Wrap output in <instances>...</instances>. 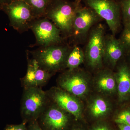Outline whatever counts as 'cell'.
<instances>
[{
    "mask_svg": "<svg viewBox=\"0 0 130 130\" xmlns=\"http://www.w3.org/2000/svg\"><path fill=\"white\" fill-rule=\"evenodd\" d=\"M80 0L70 2L67 0H52L44 18L51 20L61 32L72 35L74 17L81 6Z\"/></svg>",
    "mask_w": 130,
    "mask_h": 130,
    "instance_id": "obj_1",
    "label": "cell"
},
{
    "mask_svg": "<svg viewBox=\"0 0 130 130\" xmlns=\"http://www.w3.org/2000/svg\"><path fill=\"white\" fill-rule=\"evenodd\" d=\"M118 127L120 130H130V126L123 124H118Z\"/></svg>",
    "mask_w": 130,
    "mask_h": 130,
    "instance_id": "obj_26",
    "label": "cell"
},
{
    "mask_svg": "<svg viewBox=\"0 0 130 130\" xmlns=\"http://www.w3.org/2000/svg\"><path fill=\"white\" fill-rule=\"evenodd\" d=\"M88 7L93 9L106 22L112 35L115 36L120 25V6L113 0H84Z\"/></svg>",
    "mask_w": 130,
    "mask_h": 130,
    "instance_id": "obj_6",
    "label": "cell"
},
{
    "mask_svg": "<svg viewBox=\"0 0 130 130\" xmlns=\"http://www.w3.org/2000/svg\"><path fill=\"white\" fill-rule=\"evenodd\" d=\"M85 60L84 52L77 46H75L70 51L68 55L66 67L69 71L77 69Z\"/></svg>",
    "mask_w": 130,
    "mask_h": 130,
    "instance_id": "obj_16",
    "label": "cell"
},
{
    "mask_svg": "<svg viewBox=\"0 0 130 130\" xmlns=\"http://www.w3.org/2000/svg\"><path fill=\"white\" fill-rule=\"evenodd\" d=\"M58 83L60 88L76 97L85 96L89 90L88 78L85 72L78 68L67 70L59 77Z\"/></svg>",
    "mask_w": 130,
    "mask_h": 130,
    "instance_id": "obj_8",
    "label": "cell"
},
{
    "mask_svg": "<svg viewBox=\"0 0 130 130\" xmlns=\"http://www.w3.org/2000/svg\"><path fill=\"white\" fill-rule=\"evenodd\" d=\"M105 33V27L101 24L90 31L84 54L87 65L91 70H100L102 67Z\"/></svg>",
    "mask_w": 130,
    "mask_h": 130,
    "instance_id": "obj_3",
    "label": "cell"
},
{
    "mask_svg": "<svg viewBox=\"0 0 130 130\" xmlns=\"http://www.w3.org/2000/svg\"><path fill=\"white\" fill-rule=\"evenodd\" d=\"M71 49L67 46L59 44L41 47L30 52L40 67L52 73L66 67Z\"/></svg>",
    "mask_w": 130,
    "mask_h": 130,
    "instance_id": "obj_2",
    "label": "cell"
},
{
    "mask_svg": "<svg viewBox=\"0 0 130 130\" xmlns=\"http://www.w3.org/2000/svg\"><path fill=\"white\" fill-rule=\"evenodd\" d=\"M120 7L124 25L130 24V0H123Z\"/></svg>",
    "mask_w": 130,
    "mask_h": 130,
    "instance_id": "obj_21",
    "label": "cell"
},
{
    "mask_svg": "<svg viewBox=\"0 0 130 130\" xmlns=\"http://www.w3.org/2000/svg\"><path fill=\"white\" fill-rule=\"evenodd\" d=\"M124 28L119 39L125 52H130V24L124 25Z\"/></svg>",
    "mask_w": 130,
    "mask_h": 130,
    "instance_id": "obj_20",
    "label": "cell"
},
{
    "mask_svg": "<svg viewBox=\"0 0 130 130\" xmlns=\"http://www.w3.org/2000/svg\"><path fill=\"white\" fill-rule=\"evenodd\" d=\"M26 122L24 121L19 124L8 125L4 130H28L26 126Z\"/></svg>",
    "mask_w": 130,
    "mask_h": 130,
    "instance_id": "obj_23",
    "label": "cell"
},
{
    "mask_svg": "<svg viewBox=\"0 0 130 130\" xmlns=\"http://www.w3.org/2000/svg\"><path fill=\"white\" fill-rule=\"evenodd\" d=\"M36 36L37 45L45 47L60 44L62 41L59 29L46 18L32 21L29 26Z\"/></svg>",
    "mask_w": 130,
    "mask_h": 130,
    "instance_id": "obj_7",
    "label": "cell"
},
{
    "mask_svg": "<svg viewBox=\"0 0 130 130\" xmlns=\"http://www.w3.org/2000/svg\"><path fill=\"white\" fill-rule=\"evenodd\" d=\"M101 19L93 9L80 6L74 17L72 35L78 41L85 40L90 29Z\"/></svg>",
    "mask_w": 130,
    "mask_h": 130,
    "instance_id": "obj_9",
    "label": "cell"
},
{
    "mask_svg": "<svg viewBox=\"0 0 130 130\" xmlns=\"http://www.w3.org/2000/svg\"><path fill=\"white\" fill-rule=\"evenodd\" d=\"M46 93L59 107L72 115L76 119L81 118L83 108L77 97L58 88H52Z\"/></svg>",
    "mask_w": 130,
    "mask_h": 130,
    "instance_id": "obj_10",
    "label": "cell"
},
{
    "mask_svg": "<svg viewBox=\"0 0 130 130\" xmlns=\"http://www.w3.org/2000/svg\"><path fill=\"white\" fill-rule=\"evenodd\" d=\"M47 100L46 93L39 87L25 89L21 106L24 121L37 120L46 108Z\"/></svg>",
    "mask_w": 130,
    "mask_h": 130,
    "instance_id": "obj_4",
    "label": "cell"
},
{
    "mask_svg": "<svg viewBox=\"0 0 130 130\" xmlns=\"http://www.w3.org/2000/svg\"><path fill=\"white\" fill-rule=\"evenodd\" d=\"M96 86L98 91L107 94H111L117 90L115 74L109 69L102 70L98 73L96 79Z\"/></svg>",
    "mask_w": 130,
    "mask_h": 130,
    "instance_id": "obj_14",
    "label": "cell"
},
{
    "mask_svg": "<svg viewBox=\"0 0 130 130\" xmlns=\"http://www.w3.org/2000/svg\"><path fill=\"white\" fill-rule=\"evenodd\" d=\"M29 122V125L27 127V130H43L40 126V125L37 120H33Z\"/></svg>",
    "mask_w": 130,
    "mask_h": 130,
    "instance_id": "obj_24",
    "label": "cell"
},
{
    "mask_svg": "<svg viewBox=\"0 0 130 130\" xmlns=\"http://www.w3.org/2000/svg\"><path fill=\"white\" fill-rule=\"evenodd\" d=\"M125 52L119 39L112 35H105L103 64L112 68L116 66Z\"/></svg>",
    "mask_w": 130,
    "mask_h": 130,
    "instance_id": "obj_12",
    "label": "cell"
},
{
    "mask_svg": "<svg viewBox=\"0 0 130 130\" xmlns=\"http://www.w3.org/2000/svg\"><path fill=\"white\" fill-rule=\"evenodd\" d=\"M36 71L32 59L28 57V67L25 76L22 79V84L25 89L35 86Z\"/></svg>",
    "mask_w": 130,
    "mask_h": 130,
    "instance_id": "obj_19",
    "label": "cell"
},
{
    "mask_svg": "<svg viewBox=\"0 0 130 130\" xmlns=\"http://www.w3.org/2000/svg\"><path fill=\"white\" fill-rule=\"evenodd\" d=\"M119 99L121 102L130 98V69L126 64L119 66L115 74Z\"/></svg>",
    "mask_w": 130,
    "mask_h": 130,
    "instance_id": "obj_13",
    "label": "cell"
},
{
    "mask_svg": "<svg viewBox=\"0 0 130 130\" xmlns=\"http://www.w3.org/2000/svg\"><path fill=\"white\" fill-rule=\"evenodd\" d=\"M117 124H123L130 126V111L125 110L118 115L115 119Z\"/></svg>",
    "mask_w": 130,
    "mask_h": 130,
    "instance_id": "obj_22",
    "label": "cell"
},
{
    "mask_svg": "<svg viewBox=\"0 0 130 130\" xmlns=\"http://www.w3.org/2000/svg\"><path fill=\"white\" fill-rule=\"evenodd\" d=\"M89 108L91 116L96 118L106 116L110 111L109 103L100 97L94 98L90 103Z\"/></svg>",
    "mask_w": 130,
    "mask_h": 130,
    "instance_id": "obj_15",
    "label": "cell"
},
{
    "mask_svg": "<svg viewBox=\"0 0 130 130\" xmlns=\"http://www.w3.org/2000/svg\"><path fill=\"white\" fill-rule=\"evenodd\" d=\"M7 14L10 26L20 33L29 29L30 25L36 19L30 7L23 0H14L0 9Z\"/></svg>",
    "mask_w": 130,
    "mask_h": 130,
    "instance_id": "obj_5",
    "label": "cell"
},
{
    "mask_svg": "<svg viewBox=\"0 0 130 130\" xmlns=\"http://www.w3.org/2000/svg\"><path fill=\"white\" fill-rule=\"evenodd\" d=\"M32 59L36 71L35 86L39 87L43 85L48 81L51 77L52 73L40 67L35 59L33 58Z\"/></svg>",
    "mask_w": 130,
    "mask_h": 130,
    "instance_id": "obj_18",
    "label": "cell"
},
{
    "mask_svg": "<svg viewBox=\"0 0 130 130\" xmlns=\"http://www.w3.org/2000/svg\"><path fill=\"white\" fill-rule=\"evenodd\" d=\"M93 130H111L107 125L104 124H100L96 126Z\"/></svg>",
    "mask_w": 130,
    "mask_h": 130,
    "instance_id": "obj_25",
    "label": "cell"
},
{
    "mask_svg": "<svg viewBox=\"0 0 130 130\" xmlns=\"http://www.w3.org/2000/svg\"><path fill=\"white\" fill-rule=\"evenodd\" d=\"M14 0H0V9L5 5H8Z\"/></svg>",
    "mask_w": 130,
    "mask_h": 130,
    "instance_id": "obj_27",
    "label": "cell"
},
{
    "mask_svg": "<svg viewBox=\"0 0 130 130\" xmlns=\"http://www.w3.org/2000/svg\"><path fill=\"white\" fill-rule=\"evenodd\" d=\"M30 7L36 19L44 18L52 0H23Z\"/></svg>",
    "mask_w": 130,
    "mask_h": 130,
    "instance_id": "obj_17",
    "label": "cell"
},
{
    "mask_svg": "<svg viewBox=\"0 0 130 130\" xmlns=\"http://www.w3.org/2000/svg\"><path fill=\"white\" fill-rule=\"evenodd\" d=\"M72 130H83L81 129H79V128H76V129H73Z\"/></svg>",
    "mask_w": 130,
    "mask_h": 130,
    "instance_id": "obj_28",
    "label": "cell"
},
{
    "mask_svg": "<svg viewBox=\"0 0 130 130\" xmlns=\"http://www.w3.org/2000/svg\"><path fill=\"white\" fill-rule=\"evenodd\" d=\"M68 113L55 104L46 108L40 116L43 128L45 130H66L70 121Z\"/></svg>",
    "mask_w": 130,
    "mask_h": 130,
    "instance_id": "obj_11",
    "label": "cell"
}]
</instances>
